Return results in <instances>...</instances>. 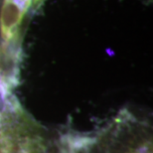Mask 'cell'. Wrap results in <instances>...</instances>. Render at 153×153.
<instances>
[{
    "instance_id": "6da1fadb",
    "label": "cell",
    "mask_w": 153,
    "mask_h": 153,
    "mask_svg": "<svg viewBox=\"0 0 153 153\" xmlns=\"http://www.w3.org/2000/svg\"><path fill=\"white\" fill-rule=\"evenodd\" d=\"M32 0H2L0 8V52L20 55L23 21Z\"/></svg>"
},
{
    "instance_id": "7a4b0ae2",
    "label": "cell",
    "mask_w": 153,
    "mask_h": 153,
    "mask_svg": "<svg viewBox=\"0 0 153 153\" xmlns=\"http://www.w3.org/2000/svg\"><path fill=\"white\" fill-rule=\"evenodd\" d=\"M118 129L119 133L114 129V132L105 138V144L106 153H150L148 141H145L142 138H140L138 141L137 137L129 139V137H127L126 131L124 137L119 126Z\"/></svg>"
},
{
    "instance_id": "277c9868",
    "label": "cell",
    "mask_w": 153,
    "mask_h": 153,
    "mask_svg": "<svg viewBox=\"0 0 153 153\" xmlns=\"http://www.w3.org/2000/svg\"><path fill=\"white\" fill-rule=\"evenodd\" d=\"M76 153H84V152H76ZM85 153H87V152H85Z\"/></svg>"
},
{
    "instance_id": "3957f363",
    "label": "cell",
    "mask_w": 153,
    "mask_h": 153,
    "mask_svg": "<svg viewBox=\"0 0 153 153\" xmlns=\"http://www.w3.org/2000/svg\"><path fill=\"white\" fill-rule=\"evenodd\" d=\"M45 1H46V0H32V7L36 9L37 7H39L41 4H43Z\"/></svg>"
}]
</instances>
